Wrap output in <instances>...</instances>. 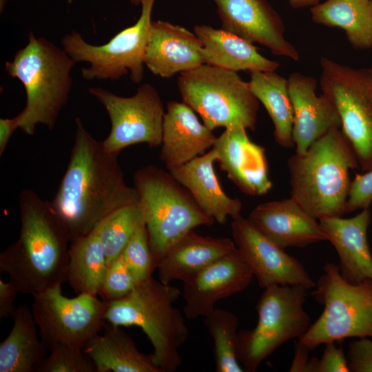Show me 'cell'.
I'll return each mask as SVG.
<instances>
[{
    "label": "cell",
    "instance_id": "cell-1",
    "mask_svg": "<svg viewBox=\"0 0 372 372\" xmlns=\"http://www.w3.org/2000/svg\"><path fill=\"white\" fill-rule=\"evenodd\" d=\"M75 123L69 163L52 201L70 242L114 210L139 202L136 189L125 181L118 156L106 151L79 118Z\"/></svg>",
    "mask_w": 372,
    "mask_h": 372
},
{
    "label": "cell",
    "instance_id": "cell-2",
    "mask_svg": "<svg viewBox=\"0 0 372 372\" xmlns=\"http://www.w3.org/2000/svg\"><path fill=\"white\" fill-rule=\"evenodd\" d=\"M19 239L0 254V270L19 293L37 294L67 281V229L52 202L30 189L19 194Z\"/></svg>",
    "mask_w": 372,
    "mask_h": 372
},
{
    "label": "cell",
    "instance_id": "cell-3",
    "mask_svg": "<svg viewBox=\"0 0 372 372\" xmlns=\"http://www.w3.org/2000/svg\"><path fill=\"white\" fill-rule=\"evenodd\" d=\"M287 163L291 198L307 213L319 220L347 213L349 170L358 168L359 163L341 128L331 129Z\"/></svg>",
    "mask_w": 372,
    "mask_h": 372
},
{
    "label": "cell",
    "instance_id": "cell-4",
    "mask_svg": "<svg viewBox=\"0 0 372 372\" xmlns=\"http://www.w3.org/2000/svg\"><path fill=\"white\" fill-rule=\"evenodd\" d=\"M76 63L63 48L31 31L27 45L6 62L8 74L18 79L25 91L26 103L18 114L24 133L32 136L39 124L54 128L68 101L73 82L70 73Z\"/></svg>",
    "mask_w": 372,
    "mask_h": 372
},
{
    "label": "cell",
    "instance_id": "cell-5",
    "mask_svg": "<svg viewBox=\"0 0 372 372\" xmlns=\"http://www.w3.org/2000/svg\"><path fill=\"white\" fill-rule=\"evenodd\" d=\"M180 291L153 277L136 284L125 297L108 302L105 320L114 326L140 327L150 340V355L161 372H174L181 364L179 349L188 329L180 312L173 305Z\"/></svg>",
    "mask_w": 372,
    "mask_h": 372
},
{
    "label": "cell",
    "instance_id": "cell-6",
    "mask_svg": "<svg viewBox=\"0 0 372 372\" xmlns=\"http://www.w3.org/2000/svg\"><path fill=\"white\" fill-rule=\"evenodd\" d=\"M134 187L138 194L156 268L180 238L197 227L210 226L215 222L169 172L154 165L143 167L134 175Z\"/></svg>",
    "mask_w": 372,
    "mask_h": 372
},
{
    "label": "cell",
    "instance_id": "cell-7",
    "mask_svg": "<svg viewBox=\"0 0 372 372\" xmlns=\"http://www.w3.org/2000/svg\"><path fill=\"white\" fill-rule=\"evenodd\" d=\"M177 85L183 102L211 131L217 127L256 129L259 101L249 82L236 72L203 64L180 73Z\"/></svg>",
    "mask_w": 372,
    "mask_h": 372
},
{
    "label": "cell",
    "instance_id": "cell-8",
    "mask_svg": "<svg viewBox=\"0 0 372 372\" xmlns=\"http://www.w3.org/2000/svg\"><path fill=\"white\" fill-rule=\"evenodd\" d=\"M314 288L315 299L324 309L298 339L300 343L311 350L349 338H372V280L350 283L338 265L327 262Z\"/></svg>",
    "mask_w": 372,
    "mask_h": 372
},
{
    "label": "cell",
    "instance_id": "cell-9",
    "mask_svg": "<svg viewBox=\"0 0 372 372\" xmlns=\"http://www.w3.org/2000/svg\"><path fill=\"white\" fill-rule=\"evenodd\" d=\"M264 289L256 307V327L238 331V360L247 372L256 371L279 347L299 339L311 326L304 309L307 289L300 285H274Z\"/></svg>",
    "mask_w": 372,
    "mask_h": 372
},
{
    "label": "cell",
    "instance_id": "cell-10",
    "mask_svg": "<svg viewBox=\"0 0 372 372\" xmlns=\"http://www.w3.org/2000/svg\"><path fill=\"white\" fill-rule=\"evenodd\" d=\"M156 0H130L141 5V14L136 22L114 35L101 45L85 41L81 34L72 30L61 41L62 48L77 63L85 61L89 67L81 69L86 81H117L129 74L134 83L142 81L144 75V56Z\"/></svg>",
    "mask_w": 372,
    "mask_h": 372
},
{
    "label": "cell",
    "instance_id": "cell-11",
    "mask_svg": "<svg viewBox=\"0 0 372 372\" xmlns=\"http://www.w3.org/2000/svg\"><path fill=\"white\" fill-rule=\"evenodd\" d=\"M320 63L322 94L335 105L359 166L367 172L372 168V68H353L326 57Z\"/></svg>",
    "mask_w": 372,
    "mask_h": 372
},
{
    "label": "cell",
    "instance_id": "cell-12",
    "mask_svg": "<svg viewBox=\"0 0 372 372\" xmlns=\"http://www.w3.org/2000/svg\"><path fill=\"white\" fill-rule=\"evenodd\" d=\"M107 304L88 293L68 298L59 283L34 295L31 311L48 349L57 345L83 349L105 327Z\"/></svg>",
    "mask_w": 372,
    "mask_h": 372
},
{
    "label": "cell",
    "instance_id": "cell-13",
    "mask_svg": "<svg viewBox=\"0 0 372 372\" xmlns=\"http://www.w3.org/2000/svg\"><path fill=\"white\" fill-rule=\"evenodd\" d=\"M87 90L104 106L110 117V134L101 141L109 153L118 156L123 149L138 143H145L152 148L161 145L165 111L153 85L144 83L129 97L116 95L101 87H89Z\"/></svg>",
    "mask_w": 372,
    "mask_h": 372
},
{
    "label": "cell",
    "instance_id": "cell-14",
    "mask_svg": "<svg viewBox=\"0 0 372 372\" xmlns=\"http://www.w3.org/2000/svg\"><path fill=\"white\" fill-rule=\"evenodd\" d=\"M231 234L236 249L261 288L274 285L315 287L304 265L260 232L241 215L233 218Z\"/></svg>",
    "mask_w": 372,
    "mask_h": 372
},
{
    "label": "cell",
    "instance_id": "cell-15",
    "mask_svg": "<svg viewBox=\"0 0 372 372\" xmlns=\"http://www.w3.org/2000/svg\"><path fill=\"white\" fill-rule=\"evenodd\" d=\"M222 29L251 43H258L275 55L299 60L296 48L285 37L280 14L267 0H213Z\"/></svg>",
    "mask_w": 372,
    "mask_h": 372
},
{
    "label": "cell",
    "instance_id": "cell-16",
    "mask_svg": "<svg viewBox=\"0 0 372 372\" xmlns=\"http://www.w3.org/2000/svg\"><path fill=\"white\" fill-rule=\"evenodd\" d=\"M254 275L237 249L183 282V312L187 318L205 317L222 299L242 291Z\"/></svg>",
    "mask_w": 372,
    "mask_h": 372
},
{
    "label": "cell",
    "instance_id": "cell-17",
    "mask_svg": "<svg viewBox=\"0 0 372 372\" xmlns=\"http://www.w3.org/2000/svg\"><path fill=\"white\" fill-rule=\"evenodd\" d=\"M213 148L220 169L243 193L261 196L271 189L265 149L250 140L247 129H225Z\"/></svg>",
    "mask_w": 372,
    "mask_h": 372
},
{
    "label": "cell",
    "instance_id": "cell-18",
    "mask_svg": "<svg viewBox=\"0 0 372 372\" xmlns=\"http://www.w3.org/2000/svg\"><path fill=\"white\" fill-rule=\"evenodd\" d=\"M248 219L283 249L304 248L327 241L320 222L291 197L258 205L251 210Z\"/></svg>",
    "mask_w": 372,
    "mask_h": 372
},
{
    "label": "cell",
    "instance_id": "cell-19",
    "mask_svg": "<svg viewBox=\"0 0 372 372\" xmlns=\"http://www.w3.org/2000/svg\"><path fill=\"white\" fill-rule=\"evenodd\" d=\"M287 80L293 110L296 153L303 154L331 129L341 128V119L335 105L326 95H316L315 79L293 72Z\"/></svg>",
    "mask_w": 372,
    "mask_h": 372
},
{
    "label": "cell",
    "instance_id": "cell-20",
    "mask_svg": "<svg viewBox=\"0 0 372 372\" xmlns=\"http://www.w3.org/2000/svg\"><path fill=\"white\" fill-rule=\"evenodd\" d=\"M202 43L187 28L166 21H152L144 65L154 75L170 78L204 64Z\"/></svg>",
    "mask_w": 372,
    "mask_h": 372
},
{
    "label": "cell",
    "instance_id": "cell-21",
    "mask_svg": "<svg viewBox=\"0 0 372 372\" xmlns=\"http://www.w3.org/2000/svg\"><path fill=\"white\" fill-rule=\"evenodd\" d=\"M217 137L184 102H167L160 159L167 169L183 165L212 148Z\"/></svg>",
    "mask_w": 372,
    "mask_h": 372
},
{
    "label": "cell",
    "instance_id": "cell-22",
    "mask_svg": "<svg viewBox=\"0 0 372 372\" xmlns=\"http://www.w3.org/2000/svg\"><path fill=\"white\" fill-rule=\"evenodd\" d=\"M371 220L369 208L349 218L331 217L319 220L327 241L338 253L342 277L352 284L372 280V255L367 240Z\"/></svg>",
    "mask_w": 372,
    "mask_h": 372
},
{
    "label": "cell",
    "instance_id": "cell-23",
    "mask_svg": "<svg viewBox=\"0 0 372 372\" xmlns=\"http://www.w3.org/2000/svg\"><path fill=\"white\" fill-rule=\"evenodd\" d=\"M217 154L212 147L192 161L168 171L190 194L197 205L220 224L240 216L242 203L223 189L214 169Z\"/></svg>",
    "mask_w": 372,
    "mask_h": 372
},
{
    "label": "cell",
    "instance_id": "cell-24",
    "mask_svg": "<svg viewBox=\"0 0 372 372\" xmlns=\"http://www.w3.org/2000/svg\"><path fill=\"white\" fill-rule=\"evenodd\" d=\"M236 249L228 238L204 236L193 230L176 241L159 261V280L169 284L174 280L183 282L218 259Z\"/></svg>",
    "mask_w": 372,
    "mask_h": 372
},
{
    "label": "cell",
    "instance_id": "cell-25",
    "mask_svg": "<svg viewBox=\"0 0 372 372\" xmlns=\"http://www.w3.org/2000/svg\"><path fill=\"white\" fill-rule=\"evenodd\" d=\"M194 32L202 43L204 64L238 72H276L280 64L260 54L253 43L208 25H196Z\"/></svg>",
    "mask_w": 372,
    "mask_h": 372
},
{
    "label": "cell",
    "instance_id": "cell-26",
    "mask_svg": "<svg viewBox=\"0 0 372 372\" xmlns=\"http://www.w3.org/2000/svg\"><path fill=\"white\" fill-rule=\"evenodd\" d=\"M105 327L83 347L96 372H161L151 355L140 352L132 338L120 327Z\"/></svg>",
    "mask_w": 372,
    "mask_h": 372
},
{
    "label": "cell",
    "instance_id": "cell-27",
    "mask_svg": "<svg viewBox=\"0 0 372 372\" xmlns=\"http://www.w3.org/2000/svg\"><path fill=\"white\" fill-rule=\"evenodd\" d=\"M12 328L0 344V372H39L48 349L40 340L31 309L17 307Z\"/></svg>",
    "mask_w": 372,
    "mask_h": 372
},
{
    "label": "cell",
    "instance_id": "cell-28",
    "mask_svg": "<svg viewBox=\"0 0 372 372\" xmlns=\"http://www.w3.org/2000/svg\"><path fill=\"white\" fill-rule=\"evenodd\" d=\"M310 12L314 23L342 29L353 48H372V0H326Z\"/></svg>",
    "mask_w": 372,
    "mask_h": 372
},
{
    "label": "cell",
    "instance_id": "cell-29",
    "mask_svg": "<svg viewBox=\"0 0 372 372\" xmlns=\"http://www.w3.org/2000/svg\"><path fill=\"white\" fill-rule=\"evenodd\" d=\"M249 74V87L273 122L276 143L285 148L294 147L293 110L288 80L276 72L253 71Z\"/></svg>",
    "mask_w": 372,
    "mask_h": 372
},
{
    "label": "cell",
    "instance_id": "cell-30",
    "mask_svg": "<svg viewBox=\"0 0 372 372\" xmlns=\"http://www.w3.org/2000/svg\"><path fill=\"white\" fill-rule=\"evenodd\" d=\"M107 266L103 246L94 229L70 242L67 281L77 294L99 295Z\"/></svg>",
    "mask_w": 372,
    "mask_h": 372
},
{
    "label": "cell",
    "instance_id": "cell-31",
    "mask_svg": "<svg viewBox=\"0 0 372 372\" xmlns=\"http://www.w3.org/2000/svg\"><path fill=\"white\" fill-rule=\"evenodd\" d=\"M144 223L138 202L114 210L96 225L94 229L102 242L108 265L123 253L133 234Z\"/></svg>",
    "mask_w": 372,
    "mask_h": 372
},
{
    "label": "cell",
    "instance_id": "cell-32",
    "mask_svg": "<svg viewBox=\"0 0 372 372\" xmlns=\"http://www.w3.org/2000/svg\"><path fill=\"white\" fill-rule=\"evenodd\" d=\"M205 318L204 323L214 340L217 372H243L237 355V331L239 320L233 313L214 309Z\"/></svg>",
    "mask_w": 372,
    "mask_h": 372
},
{
    "label": "cell",
    "instance_id": "cell-33",
    "mask_svg": "<svg viewBox=\"0 0 372 372\" xmlns=\"http://www.w3.org/2000/svg\"><path fill=\"white\" fill-rule=\"evenodd\" d=\"M121 255L137 284L152 277L156 265L151 250L145 223L136 229Z\"/></svg>",
    "mask_w": 372,
    "mask_h": 372
},
{
    "label": "cell",
    "instance_id": "cell-34",
    "mask_svg": "<svg viewBox=\"0 0 372 372\" xmlns=\"http://www.w3.org/2000/svg\"><path fill=\"white\" fill-rule=\"evenodd\" d=\"M50 351L39 372H96L94 362L81 349L57 345Z\"/></svg>",
    "mask_w": 372,
    "mask_h": 372
},
{
    "label": "cell",
    "instance_id": "cell-35",
    "mask_svg": "<svg viewBox=\"0 0 372 372\" xmlns=\"http://www.w3.org/2000/svg\"><path fill=\"white\" fill-rule=\"evenodd\" d=\"M136 284L121 254L107 266L99 295L107 302L116 300L129 294Z\"/></svg>",
    "mask_w": 372,
    "mask_h": 372
},
{
    "label": "cell",
    "instance_id": "cell-36",
    "mask_svg": "<svg viewBox=\"0 0 372 372\" xmlns=\"http://www.w3.org/2000/svg\"><path fill=\"white\" fill-rule=\"evenodd\" d=\"M372 203V168L355 175L351 181L346 212L369 208Z\"/></svg>",
    "mask_w": 372,
    "mask_h": 372
},
{
    "label": "cell",
    "instance_id": "cell-37",
    "mask_svg": "<svg viewBox=\"0 0 372 372\" xmlns=\"http://www.w3.org/2000/svg\"><path fill=\"white\" fill-rule=\"evenodd\" d=\"M347 358L351 372H372V338H358L349 343Z\"/></svg>",
    "mask_w": 372,
    "mask_h": 372
},
{
    "label": "cell",
    "instance_id": "cell-38",
    "mask_svg": "<svg viewBox=\"0 0 372 372\" xmlns=\"http://www.w3.org/2000/svg\"><path fill=\"white\" fill-rule=\"evenodd\" d=\"M325 344L320 359L317 358L315 372H349V362L344 350L335 342Z\"/></svg>",
    "mask_w": 372,
    "mask_h": 372
},
{
    "label": "cell",
    "instance_id": "cell-39",
    "mask_svg": "<svg viewBox=\"0 0 372 372\" xmlns=\"http://www.w3.org/2000/svg\"><path fill=\"white\" fill-rule=\"evenodd\" d=\"M19 293L12 282H3L0 279V318H7L12 316L17 307L14 302Z\"/></svg>",
    "mask_w": 372,
    "mask_h": 372
},
{
    "label": "cell",
    "instance_id": "cell-40",
    "mask_svg": "<svg viewBox=\"0 0 372 372\" xmlns=\"http://www.w3.org/2000/svg\"><path fill=\"white\" fill-rule=\"evenodd\" d=\"M19 128V116L0 119V156L3 154L7 145L15 130Z\"/></svg>",
    "mask_w": 372,
    "mask_h": 372
},
{
    "label": "cell",
    "instance_id": "cell-41",
    "mask_svg": "<svg viewBox=\"0 0 372 372\" xmlns=\"http://www.w3.org/2000/svg\"><path fill=\"white\" fill-rule=\"evenodd\" d=\"M309 349L298 341L296 344L295 355L291 362L289 371L305 372L310 359L309 358Z\"/></svg>",
    "mask_w": 372,
    "mask_h": 372
},
{
    "label": "cell",
    "instance_id": "cell-42",
    "mask_svg": "<svg viewBox=\"0 0 372 372\" xmlns=\"http://www.w3.org/2000/svg\"><path fill=\"white\" fill-rule=\"evenodd\" d=\"M289 6L295 9L312 8L320 3V0H287Z\"/></svg>",
    "mask_w": 372,
    "mask_h": 372
}]
</instances>
